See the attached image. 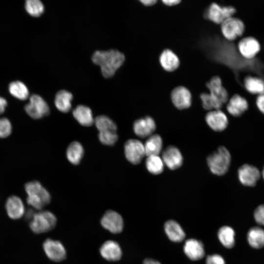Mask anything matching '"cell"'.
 <instances>
[{
	"label": "cell",
	"instance_id": "obj_1",
	"mask_svg": "<svg viewBox=\"0 0 264 264\" xmlns=\"http://www.w3.org/2000/svg\"><path fill=\"white\" fill-rule=\"evenodd\" d=\"M93 63L100 67L102 75L106 78L111 77L124 64L123 53L116 49L97 50L91 57Z\"/></svg>",
	"mask_w": 264,
	"mask_h": 264
},
{
	"label": "cell",
	"instance_id": "obj_2",
	"mask_svg": "<svg viewBox=\"0 0 264 264\" xmlns=\"http://www.w3.org/2000/svg\"><path fill=\"white\" fill-rule=\"evenodd\" d=\"M24 189L27 195V203L35 209L43 210L50 203V194L39 181L34 180L26 183Z\"/></svg>",
	"mask_w": 264,
	"mask_h": 264
},
{
	"label": "cell",
	"instance_id": "obj_3",
	"mask_svg": "<svg viewBox=\"0 0 264 264\" xmlns=\"http://www.w3.org/2000/svg\"><path fill=\"white\" fill-rule=\"evenodd\" d=\"M207 161L208 167L213 174L222 176L229 169L231 162V155L226 148L220 146L216 151L208 156Z\"/></svg>",
	"mask_w": 264,
	"mask_h": 264
},
{
	"label": "cell",
	"instance_id": "obj_4",
	"mask_svg": "<svg viewBox=\"0 0 264 264\" xmlns=\"http://www.w3.org/2000/svg\"><path fill=\"white\" fill-rule=\"evenodd\" d=\"M55 215L48 210H41L33 215L29 227L33 232L41 234L53 230L57 224Z\"/></svg>",
	"mask_w": 264,
	"mask_h": 264
},
{
	"label": "cell",
	"instance_id": "obj_5",
	"mask_svg": "<svg viewBox=\"0 0 264 264\" xmlns=\"http://www.w3.org/2000/svg\"><path fill=\"white\" fill-rule=\"evenodd\" d=\"M210 91L214 109L220 110L228 100V94L222 86L221 79L218 76L213 77L206 84Z\"/></svg>",
	"mask_w": 264,
	"mask_h": 264
},
{
	"label": "cell",
	"instance_id": "obj_6",
	"mask_svg": "<svg viewBox=\"0 0 264 264\" xmlns=\"http://www.w3.org/2000/svg\"><path fill=\"white\" fill-rule=\"evenodd\" d=\"M24 110L26 113L34 119L42 118L50 113L49 108L46 101L37 94H33L30 97Z\"/></svg>",
	"mask_w": 264,
	"mask_h": 264
},
{
	"label": "cell",
	"instance_id": "obj_7",
	"mask_svg": "<svg viewBox=\"0 0 264 264\" xmlns=\"http://www.w3.org/2000/svg\"><path fill=\"white\" fill-rule=\"evenodd\" d=\"M221 31L224 37L229 41H233L241 37L245 31V25L241 19L231 17L221 24Z\"/></svg>",
	"mask_w": 264,
	"mask_h": 264
},
{
	"label": "cell",
	"instance_id": "obj_8",
	"mask_svg": "<svg viewBox=\"0 0 264 264\" xmlns=\"http://www.w3.org/2000/svg\"><path fill=\"white\" fill-rule=\"evenodd\" d=\"M232 6H221L216 3H211L206 10L205 17L217 24H221L227 19L233 17L236 13Z\"/></svg>",
	"mask_w": 264,
	"mask_h": 264
},
{
	"label": "cell",
	"instance_id": "obj_9",
	"mask_svg": "<svg viewBox=\"0 0 264 264\" xmlns=\"http://www.w3.org/2000/svg\"><path fill=\"white\" fill-rule=\"evenodd\" d=\"M124 152L127 159L135 165L139 164L146 155L144 145L134 139H131L126 142Z\"/></svg>",
	"mask_w": 264,
	"mask_h": 264
},
{
	"label": "cell",
	"instance_id": "obj_10",
	"mask_svg": "<svg viewBox=\"0 0 264 264\" xmlns=\"http://www.w3.org/2000/svg\"><path fill=\"white\" fill-rule=\"evenodd\" d=\"M43 247L46 256L55 262H60L66 259V251L63 244L59 241L46 239Z\"/></svg>",
	"mask_w": 264,
	"mask_h": 264
},
{
	"label": "cell",
	"instance_id": "obj_11",
	"mask_svg": "<svg viewBox=\"0 0 264 264\" xmlns=\"http://www.w3.org/2000/svg\"><path fill=\"white\" fill-rule=\"evenodd\" d=\"M101 224L113 234L121 233L124 228V221L121 215L111 210L107 211L103 215L101 219Z\"/></svg>",
	"mask_w": 264,
	"mask_h": 264
},
{
	"label": "cell",
	"instance_id": "obj_12",
	"mask_svg": "<svg viewBox=\"0 0 264 264\" xmlns=\"http://www.w3.org/2000/svg\"><path fill=\"white\" fill-rule=\"evenodd\" d=\"M238 173L240 182L246 186H255L261 177L259 169L255 166L248 164L240 167Z\"/></svg>",
	"mask_w": 264,
	"mask_h": 264
},
{
	"label": "cell",
	"instance_id": "obj_13",
	"mask_svg": "<svg viewBox=\"0 0 264 264\" xmlns=\"http://www.w3.org/2000/svg\"><path fill=\"white\" fill-rule=\"evenodd\" d=\"M171 98L174 105L179 110L189 108L192 104V95L189 90L183 86H178L171 92Z\"/></svg>",
	"mask_w": 264,
	"mask_h": 264
},
{
	"label": "cell",
	"instance_id": "obj_14",
	"mask_svg": "<svg viewBox=\"0 0 264 264\" xmlns=\"http://www.w3.org/2000/svg\"><path fill=\"white\" fill-rule=\"evenodd\" d=\"M238 47L241 54L245 58L250 59L260 52L261 45L257 39L252 36L245 37L238 43Z\"/></svg>",
	"mask_w": 264,
	"mask_h": 264
},
{
	"label": "cell",
	"instance_id": "obj_15",
	"mask_svg": "<svg viewBox=\"0 0 264 264\" xmlns=\"http://www.w3.org/2000/svg\"><path fill=\"white\" fill-rule=\"evenodd\" d=\"M205 120L214 131L221 132L227 127L228 120L226 114L220 110H211L207 113Z\"/></svg>",
	"mask_w": 264,
	"mask_h": 264
},
{
	"label": "cell",
	"instance_id": "obj_16",
	"mask_svg": "<svg viewBox=\"0 0 264 264\" xmlns=\"http://www.w3.org/2000/svg\"><path fill=\"white\" fill-rule=\"evenodd\" d=\"M156 125L154 120L150 116H146L135 121L133 130L135 134L141 138L152 135L155 131Z\"/></svg>",
	"mask_w": 264,
	"mask_h": 264
},
{
	"label": "cell",
	"instance_id": "obj_17",
	"mask_svg": "<svg viewBox=\"0 0 264 264\" xmlns=\"http://www.w3.org/2000/svg\"><path fill=\"white\" fill-rule=\"evenodd\" d=\"M162 156L163 163L171 170H176L182 164V155L180 151L175 146L167 147Z\"/></svg>",
	"mask_w": 264,
	"mask_h": 264
},
{
	"label": "cell",
	"instance_id": "obj_18",
	"mask_svg": "<svg viewBox=\"0 0 264 264\" xmlns=\"http://www.w3.org/2000/svg\"><path fill=\"white\" fill-rule=\"evenodd\" d=\"M101 256L108 261L115 262L121 259L122 251L119 244L112 240L104 242L100 248Z\"/></svg>",
	"mask_w": 264,
	"mask_h": 264
},
{
	"label": "cell",
	"instance_id": "obj_19",
	"mask_svg": "<svg viewBox=\"0 0 264 264\" xmlns=\"http://www.w3.org/2000/svg\"><path fill=\"white\" fill-rule=\"evenodd\" d=\"M5 207L8 217L13 220L21 218L25 212L24 205L22 200L15 195L11 196L7 199Z\"/></svg>",
	"mask_w": 264,
	"mask_h": 264
},
{
	"label": "cell",
	"instance_id": "obj_20",
	"mask_svg": "<svg viewBox=\"0 0 264 264\" xmlns=\"http://www.w3.org/2000/svg\"><path fill=\"white\" fill-rule=\"evenodd\" d=\"M183 250L185 255L193 261L201 259L205 254L202 243L195 239H190L185 242Z\"/></svg>",
	"mask_w": 264,
	"mask_h": 264
},
{
	"label": "cell",
	"instance_id": "obj_21",
	"mask_svg": "<svg viewBox=\"0 0 264 264\" xmlns=\"http://www.w3.org/2000/svg\"><path fill=\"white\" fill-rule=\"evenodd\" d=\"M248 108L246 99L239 94H234L228 101L226 109L232 115L238 117L242 115Z\"/></svg>",
	"mask_w": 264,
	"mask_h": 264
},
{
	"label": "cell",
	"instance_id": "obj_22",
	"mask_svg": "<svg viewBox=\"0 0 264 264\" xmlns=\"http://www.w3.org/2000/svg\"><path fill=\"white\" fill-rule=\"evenodd\" d=\"M159 62L162 67L169 72L176 70L180 64L178 57L169 49H166L162 52L159 57Z\"/></svg>",
	"mask_w": 264,
	"mask_h": 264
},
{
	"label": "cell",
	"instance_id": "obj_23",
	"mask_svg": "<svg viewBox=\"0 0 264 264\" xmlns=\"http://www.w3.org/2000/svg\"><path fill=\"white\" fill-rule=\"evenodd\" d=\"M74 118L82 126H91L94 121L91 109L84 105H79L73 110Z\"/></svg>",
	"mask_w": 264,
	"mask_h": 264
},
{
	"label": "cell",
	"instance_id": "obj_24",
	"mask_svg": "<svg viewBox=\"0 0 264 264\" xmlns=\"http://www.w3.org/2000/svg\"><path fill=\"white\" fill-rule=\"evenodd\" d=\"M165 233L169 239L174 242H181L185 237V234L181 226L174 220H169L164 224Z\"/></svg>",
	"mask_w": 264,
	"mask_h": 264
},
{
	"label": "cell",
	"instance_id": "obj_25",
	"mask_svg": "<svg viewBox=\"0 0 264 264\" xmlns=\"http://www.w3.org/2000/svg\"><path fill=\"white\" fill-rule=\"evenodd\" d=\"M73 98L71 92L66 90H61L56 94L54 103L57 109L64 113L68 112L71 108V101Z\"/></svg>",
	"mask_w": 264,
	"mask_h": 264
},
{
	"label": "cell",
	"instance_id": "obj_26",
	"mask_svg": "<svg viewBox=\"0 0 264 264\" xmlns=\"http://www.w3.org/2000/svg\"><path fill=\"white\" fill-rule=\"evenodd\" d=\"M247 240L252 247L262 248L264 246V230L259 226L251 228L247 233Z\"/></svg>",
	"mask_w": 264,
	"mask_h": 264
},
{
	"label": "cell",
	"instance_id": "obj_27",
	"mask_svg": "<svg viewBox=\"0 0 264 264\" xmlns=\"http://www.w3.org/2000/svg\"><path fill=\"white\" fill-rule=\"evenodd\" d=\"M84 153V148L78 141L71 142L66 150V157L68 160L73 165L79 164Z\"/></svg>",
	"mask_w": 264,
	"mask_h": 264
},
{
	"label": "cell",
	"instance_id": "obj_28",
	"mask_svg": "<svg viewBox=\"0 0 264 264\" xmlns=\"http://www.w3.org/2000/svg\"><path fill=\"white\" fill-rule=\"evenodd\" d=\"M144 146L145 154L148 156L158 155L162 148V140L158 134L151 135Z\"/></svg>",
	"mask_w": 264,
	"mask_h": 264
},
{
	"label": "cell",
	"instance_id": "obj_29",
	"mask_svg": "<svg viewBox=\"0 0 264 264\" xmlns=\"http://www.w3.org/2000/svg\"><path fill=\"white\" fill-rule=\"evenodd\" d=\"M244 86L251 94L259 95L264 92V80L261 78L247 76L244 78Z\"/></svg>",
	"mask_w": 264,
	"mask_h": 264
},
{
	"label": "cell",
	"instance_id": "obj_30",
	"mask_svg": "<svg viewBox=\"0 0 264 264\" xmlns=\"http://www.w3.org/2000/svg\"><path fill=\"white\" fill-rule=\"evenodd\" d=\"M235 231L228 226H222L219 230L218 236L221 243L225 247L232 248L235 244Z\"/></svg>",
	"mask_w": 264,
	"mask_h": 264
},
{
	"label": "cell",
	"instance_id": "obj_31",
	"mask_svg": "<svg viewBox=\"0 0 264 264\" xmlns=\"http://www.w3.org/2000/svg\"><path fill=\"white\" fill-rule=\"evenodd\" d=\"M10 93L15 98L21 100H26L29 96V90L26 86L20 81H13L8 87Z\"/></svg>",
	"mask_w": 264,
	"mask_h": 264
},
{
	"label": "cell",
	"instance_id": "obj_32",
	"mask_svg": "<svg viewBox=\"0 0 264 264\" xmlns=\"http://www.w3.org/2000/svg\"><path fill=\"white\" fill-rule=\"evenodd\" d=\"M145 164L148 171L153 175L159 174L163 171L164 163L158 155L148 156Z\"/></svg>",
	"mask_w": 264,
	"mask_h": 264
},
{
	"label": "cell",
	"instance_id": "obj_33",
	"mask_svg": "<svg viewBox=\"0 0 264 264\" xmlns=\"http://www.w3.org/2000/svg\"><path fill=\"white\" fill-rule=\"evenodd\" d=\"M94 123L99 132L112 131H116L117 127L116 124L110 118L106 115H99L94 119Z\"/></svg>",
	"mask_w": 264,
	"mask_h": 264
},
{
	"label": "cell",
	"instance_id": "obj_34",
	"mask_svg": "<svg viewBox=\"0 0 264 264\" xmlns=\"http://www.w3.org/2000/svg\"><path fill=\"white\" fill-rule=\"evenodd\" d=\"M25 8L26 12L31 16H40L44 11V6L39 0H27L25 1Z\"/></svg>",
	"mask_w": 264,
	"mask_h": 264
},
{
	"label": "cell",
	"instance_id": "obj_35",
	"mask_svg": "<svg viewBox=\"0 0 264 264\" xmlns=\"http://www.w3.org/2000/svg\"><path fill=\"white\" fill-rule=\"evenodd\" d=\"M98 139L104 145H113L118 140V135L116 131H108L99 132Z\"/></svg>",
	"mask_w": 264,
	"mask_h": 264
},
{
	"label": "cell",
	"instance_id": "obj_36",
	"mask_svg": "<svg viewBox=\"0 0 264 264\" xmlns=\"http://www.w3.org/2000/svg\"><path fill=\"white\" fill-rule=\"evenodd\" d=\"M12 130V125L9 119L5 117L0 118V138L9 136Z\"/></svg>",
	"mask_w": 264,
	"mask_h": 264
},
{
	"label": "cell",
	"instance_id": "obj_37",
	"mask_svg": "<svg viewBox=\"0 0 264 264\" xmlns=\"http://www.w3.org/2000/svg\"><path fill=\"white\" fill-rule=\"evenodd\" d=\"M202 106L206 110H212L214 109V104L209 93H202L200 95Z\"/></svg>",
	"mask_w": 264,
	"mask_h": 264
},
{
	"label": "cell",
	"instance_id": "obj_38",
	"mask_svg": "<svg viewBox=\"0 0 264 264\" xmlns=\"http://www.w3.org/2000/svg\"><path fill=\"white\" fill-rule=\"evenodd\" d=\"M254 217L258 224L264 226V204L257 207L254 213Z\"/></svg>",
	"mask_w": 264,
	"mask_h": 264
},
{
	"label": "cell",
	"instance_id": "obj_39",
	"mask_svg": "<svg viewBox=\"0 0 264 264\" xmlns=\"http://www.w3.org/2000/svg\"><path fill=\"white\" fill-rule=\"evenodd\" d=\"M206 264H225V263L222 256L219 254H213L207 257Z\"/></svg>",
	"mask_w": 264,
	"mask_h": 264
},
{
	"label": "cell",
	"instance_id": "obj_40",
	"mask_svg": "<svg viewBox=\"0 0 264 264\" xmlns=\"http://www.w3.org/2000/svg\"><path fill=\"white\" fill-rule=\"evenodd\" d=\"M256 103L258 109L264 114V92L258 95Z\"/></svg>",
	"mask_w": 264,
	"mask_h": 264
},
{
	"label": "cell",
	"instance_id": "obj_41",
	"mask_svg": "<svg viewBox=\"0 0 264 264\" xmlns=\"http://www.w3.org/2000/svg\"><path fill=\"white\" fill-rule=\"evenodd\" d=\"M7 106V101L5 98L0 96V114H2Z\"/></svg>",
	"mask_w": 264,
	"mask_h": 264
},
{
	"label": "cell",
	"instance_id": "obj_42",
	"mask_svg": "<svg viewBox=\"0 0 264 264\" xmlns=\"http://www.w3.org/2000/svg\"><path fill=\"white\" fill-rule=\"evenodd\" d=\"M179 0H163L162 2L168 6H173L180 2Z\"/></svg>",
	"mask_w": 264,
	"mask_h": 264
},
{
	"label": "cell",
	"instance_id": "obj_43",
	"mask_svg": "<svg viewBox=\"0 0 264 264\" xmlns=\"http://www.w3.org/2000/svg\"><path fill=\"white\" fill-rule=\"evenodd\" d=\"M140 2L146 6H151L154 4L157 0H141Z\"/></svg>",
	"mask_w": 264,
	"mask_h": 264
},
{
	"label": "cell",
	"instance_id": "obj_44",
	"mask_svg": "<svg viewBox=\"0 0 264 264\" xmlns=\"http://www.w3.org/2000/svg\"><path fill=\"white\" fill-rule=\"evenodd\" d=\"M143 264H161L158 261L155 260L147 258L144 260Z\"/></svg>",
	"mask_w": 264,
	"mask_h": 264
},
{
	"label": "cell",
	"instance_id": "obj_45",
	"mask_svg": "<svg viewBox=\"0 0 264 264\" xmlns=\"http://www.w3.org/2000/svg\"><path fill=\"white\" fill-rule=\"evenodd\" d=\"M262 175L263 179H264V167L262 172Z\"/></svg>",
	"mask_w": 264,
	"mask_h": 264
}]
</instances>
